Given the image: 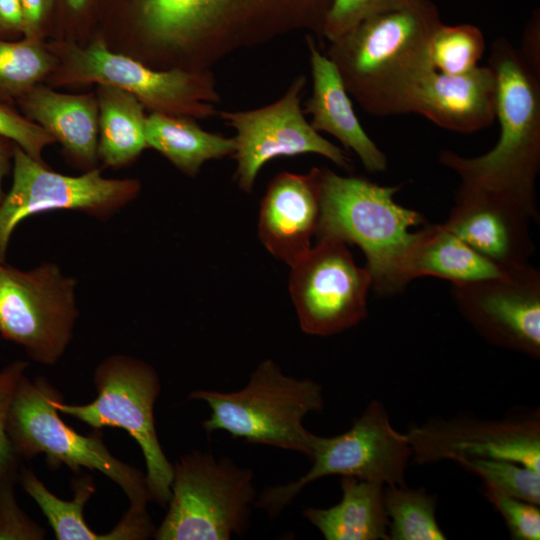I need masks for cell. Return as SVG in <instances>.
Wrapping results in <instances>:
<instances>
[{
  "mask_svg": "<svg viewBox=\"0 0 540 540\" xmlns=\"http://www.w3.org/2000/svg\"><path fill=\"white\" fill-rule=\"evenodd\" d=\"M189 400L205 402L210 415L202 422L210 435L223 431L250 444L311 455L315 434L303 425L308 413L324 408L323 390L309 378L286 375L272 359L259 363L247 384L231 392L198 389Z\"/></svg>",
  "mask_w": 540,
  "mask_h": 540,
  "instance_id": "obj_5",
  "label": "cell"
},
{
  "mask_svg": "<svg viewBox=\"0 0 540 540\" xmlns=\"http://www.w3.org/2000/svg\"><path fill=\"white\" fill-rule=\"evenodd\" d=\"M75 280L52 263L24 271L0 262V336L34 361L54 365L72 338L78 317Z\"/></svg>",
  "mask_w": 540,
  "mask_h": 540,
  "instance_id": "obj_10",
  "label": "cell"
},
{
  "mask_svg": "<svg viewBox=\"0 0 540 540\" xmlns=\"http://www.w3.org/2000/svg\"><path fill=\"white\" fill-rule=\"evenodd\" d=\"M320 218L316 239L333 238L357 245L366 257L372 288L382 296L409 283L406 259L414 238L410 229L423 224L421 213L397 204L398 186H381L356 176L319 168Z\"/></svg>",
  "mask_w": 540,
  "mask_h": 540,
  "instance_id": "obj_4",
  "label": "cell"
},
{
  "mask_svg": "<svg viewBox=\"0 0 540 540\" xmlns=\"http://www.w3.org/2000/svg\"><path fill=\"white\" fill-rule=\"evenodd\" d=\"M538 219L510 197L460 185L444 225L503 270L528 263L535 251L530 221Z\"/></svg>",
  "mask_w": 540,
  "mask_h": 540,
  "instance_id": "obj_17",
  "label": "cell"
},
{
  "mask_svg": "<svg viewBox=\"0 0 540 540\" xmlns=\"http://www.w3.org/2000/svg\"><path fill=\"white\" fill-rule=\"evenodd\" d=\"M23 32V13L20 0H0V38Z\"/></svg>",
  "mask_w": 540,
  "mask_h": 540,
  "instance_id": "obj_38",
  "label": "cell"
},
{
  "mask_svg": "<svg viewBox=\"0 0 540 540\" xmlns=\"http://www.w3.org/2000/svg\"><path fill=\"white\" fill-rule=\"evenodd\" d=\"M415 0H332L322 38L331 42L366 18L404 7Z\"/></svg>",
  "mask_w": 540,
  "mask_h": 540,
  "instance_id": "obj_31",
  "label": "cell"
},
{
  "mask_svg": "<svg viewBox=\"0 0 540 540\" xmlns=\"http://www.w3.org/2000/svg\"><path fill=\"white\" fill-rule=\"evenodd\" d=\"M319 218V168L306 174L282 172L271 180L261 201L259 238L291 267L311 249Z\"/></svg>",
  "mask_w": 540,
  "mask_h": 540,
  "instance_id": "obj_18",
  "label": "cell"
},
{
  "mask_svg": "<svg viewBox=\"0 0 540 540\" xmlns=\"http://www.w3.org/2000/svg\"><path fill=\"white\" fill-rule=\"evenodd\" d=\"M389 540H444L435 516L436 497L424 488L384 487Z\"/></svg>",
  "mask_w": 540,
  "mask_h": 540,
  "instance_id": "obj_27",
  "label": "cell"
},
{
  "mask_svg": "<svg viewBox=\"0 0 540 540\" xmlns=\"http://www.w3.org/2000/svg\"><path fill=\"white\" fill-rule=\"evenodd\" d=\"M488 65L497 84L500 136L496 145L477 157L443 150L439 162L459 176L460 185L504 194L538 219L535 183L540 169V72L526 63L506 37L493 42Z\"/></svg>",
  "mask_w": 540,
  "mask_h": 540,
  "instance_id": "obj_3",
  "label": "cell"
},
{
  "mask_svg": "<svg viewBox=\"0 0 540 540\" xmlns=\"http://www.w3.org/2000/svg\"><path fill=\"white\" fill-rule=\"evenodd\" d=\"M69 8L73 11H80L87 4L88 0H65Z\"/></svg>",
  "mask_w": 540,
  "mask_h": 540,
  "instance_id": "obj_40",
  "label": "cell"
},
{
  "mask_svg": "<svg viewBox=\"0 0 540 540\" xmlns=\"http://www.w3.org/2000/svg\"><path fill=\"white\" fill-rule=\"evenodd\" d=\"M93 383L97 397L92 402L67 404L59 395L54 406L59 413L94 430L114 427L128 432L145 460L150 500L166 507L171 496L173 464L162 449L155 427L154 405L161 391L157 371L140 359L113 355L96 367Z\"/></svg>",
  "mask_w": 540,
  "mask_h": 540,
  "instance_id": "obj_8",
  "label": "cell"
},
{
  "mask_svg": "<svg viewBox=\"0 0 540 540\" xmlns=\"http://www.w3.org/2000/svg\"><path fill=\"white\" fill-rule=\"evenodd\" d=\"M12 185L0 206V262L6 261L16 226L41 212L66 209L107 217L131 201L140 184L133 179H107L98 169L81 176L57 173L14 144Z\"/></svg>",
  "mask_w": 540,
  "mask_h": 540,
  "instance_id": "obj_12",
  "label": "cell"
},
{
  "mask_svg": "<svg viewBox=\"0 0 540 540\" xmlns=\"http://www.w3.org/2000/svg\"><path fill=\"white\" fill-rule=\"evenodd\" d=\"M496 98V77L489 65L461 74L433 69L416 89L409 113L420 114L447 130L474 133L493 124Z\"/></svg>",
  "mask_w": 540,
  "mask_h": 540,
  "instance_id": "obj_19",
  "label": "cell"
},
{
  "mask_svg": "<svg viewBox=\"0 0 540 540\" xmlns=\"http://www.w3.org/2000/svg\"><path fill=\"white\" fill-rule=\"evenodd\" d=\"M307 79L300 75L275 102L246 111H221V119L235 131V179L251 192L260 169L278 157L314 153L351 172L353 162L338 146L324 138L307 121L301 96Z\"/></svg>",
  "mask_w": 540,
  "mask_h": 540,
  "instance_id": "obj_14",
  "label": "cell"
},
{
  "mask_svg": "<svg viewBox=\"0 0 540 540\" xmlns=\"http://www.w3.org/2000/svg\"><path fill=\"white\" fill-rule=\"evenodd\" d=\"M441 23L434 2L415 0L364 19L329 42L325 55L366 112L381 117L409 113L416 89L434 69L429 44Z\"/></svg>",
  "mask_w": 540,
  "mask_h": 540,
  "instance_id": "obj_2",
  "label": "cell"
},
{
  "mask_svg": "<svg viewBox=\"0 0 540 540\" xmlns=\"http://www.w3.org/2000/svg\"><path fill=\"white\" fill-rule=\"evenodd\" d=\"M291 269L289 290L306 334L335 335L367 317L372 279L366 267L355 263L345 242L316 239Z\"/></svg>",
  "mask_w": 540,
  "mask_h": 540,
  "instance_id": "obj_13",
  "label": "cell"
},
{
  "mask_svg": "<svg viewBox=\"0 0 540 540\" xmlns=\"http://www.w3.org/2000/svg\"><path fill=\"white\" fill-rule=\"evenodd\" d=\"M483 494L501 514L512 539H540L539 505L506 496L487 485H484Z\"/></svg>",
  "mask_w": 540,
  "mask_h": 540,
  "instance_id": "obj_33",
  "label": "cell"
},
{
  "mask_svg": "<svg viewBox=\"0 0 540 540\" xmlns=\"http://www.w3.org/2000/svg\"><path fill=\"white\" fill-rule=\"evenodd\" d=\"M18 475L9 476L0 483V540H42L46 531L21 509L16 500Z\"/></svg>",
  "mask_w": 540,
  "mask_h": 540,
  "instance_id": "obj_34",
  "label": "cell"
},
{
  "mask_svg": "<svg viewBox=\"0 0 540 540\" xmlns=\"http://www.w3.org/2000/svg\"><path fill=\"white\" fill-rule=\"evenodd\" d=\"M14 143L0 137V206L5 197V192L2 188V183L5 175L8 173L12 165Z\"/></svg>",
  "mask_w": 540,
  "mask_h": 540,
  "instance_id": "obj_39",
  "label": "cell"
},
{
  "mask_svg": "<svg viewBox=\"0 0 540 540\" xmlns=\"http://www.w3.org/2000/svg\"><path fill=\"white\" fill-rule=\"evenodd\" d=\"M97 104V155L112 167L131 162L148 147L145 106L130 92L107 84H98Z\"/></svg>",
  "mask_w": 540,
  "mask_h": 540,
  "instance_id": "obj_26",
  "label": "cell"
},
{
  "mask_svg": "<svg viewBox=\"0 0 540 540\" xmlns=\"http://www.w3.org/2000/svg\"><path fill=\"white\" fill-rule=\"evenodd\" d=\"M54 0H20L23 13V32L26 38H38L44 19Z\"/></svg>",
  "mask_w": 540,
  "mask_h": 540,
  "instance_id": "obj_37",
  "label": "cell"
},
{
  "mask_svg": "<svg viewBox=\"0 0 540 540\" xmlns=\"http://www.w3.org/2000/svg\"><path fill=\"white\" fill-rule=\"evenodd\" d=\"M463 317L490 344L540 358V272L529 263L499 276L452 285Z\"/></svg>",
  "mask_w": 540,
  "mask_h": 540,
  "instance_id": "obj_15",
  "label": "cell"
},
{
  "mask_svg": "<svg viewBox=\"0 0 540 540\" xmlns=\"http://www.w3.org/2000/svg\"><path fill=\"white\" fill-rule=\"evenodd\" d=\"M0 137L11 141L38 161H42V150L55 142V139L40 125L2 103H0Z\"/></svg>",
  "mask_w": 540,
  "mask_h": 540,
  "instance_id": "obj_35",
  "label": "cell"
},
{
  "mask_svg": "<svg viewBox=\"0 0 540 540\" xmlns=\"http://www.w3.org/2000/svg\"><path fill=\"white\" fill-rule=\"evenodd\" d=\"M505 272L469 247L444 223L414 232L406 259L409 282L421 276H433L452 285H462L499 277Z\"/></svg>",
  "mask_w": 540,
  "mask_h": 540,
  "instance_id": "obj_24",
  "label": "cell"
},
{
  "mask_svg": "<svg viewBox=\"0 0 540 540\" xmlns=\"http://www.w3.org/2000/svg\"><path fill=\"white\" fill-rule=\"evenodd\" d=\"M61 395L43 376L20 381L9 413L7 431L20 460L44 454L52 468L67 466L79 474L96 470L117 484L129 500V508L147 510L151 502L145 473L110 453L101 430L82 435L68 426L54 406Z\"/></svg>",
  "mask_w": 540,
  "mask_h": 540,
  "instance_id": "obj_6",
  "label": "cell"
},
{
  "mask_svg": "<svg viewBox=\"0 0 540 540\" xmlns=\"http://www.w3.org/2000/svg\"><path fill=\"white\" fill-rule=\"evenodd\" d=\"M27 367L26 361L16 360L0 370V483L20 471L21 460L12 447L7 424L16 390Z\"/></svg>",
  "mask_w": 540,
  "mask_h": 540,
  "instance_id": "obj_32",
  "label": "cell"
},
{
  "mask_svg": "<svg viewBox=\"0 0 540 540\" xmlns=\"http://www.w3.org/2000/svg\"><path fill=\"white\" fill-rule=\"evenodd\" d=\"M312 76V94L304 113L310 114L311 126L335 137L352 150L366 170L378 173L387 168L386 154L363 129L354 111L349 93L335 64L319 50L312 36L306 37Z\"/></svg>",
  "mask_w": 540,
  "mask_h": 540,
  "instance_id": "obj_20",
  "label": "cell"
},
{
  "mask_svg": "<svg viewBox=\"0 0 540 540\" xmlns=\"http://www.w3.org/2000/svg\"><path fill=\"white\" fill-rule=\"evenodd\" d=\"M254 473L230 457L191 450L173 464L167 513L156 540H229L250 528Z\"/></svg>",
  "mask_w": 540,
  "mask_h": 540,
  "instance_id": "obj_7",
  "label": "cell"
},
{
  "mask_svg": "<svg viewBox=\"0 0 540 540\" xmlns=\"http://www.w3.org/2000/svg\"><path fill=\"white\" fill-rule=\"evenodd\" d=\"M411 457L407 434L398 432L382 403L373 400L346 432L333 437L315 435L309 457L311 468L295 481L265 488L257 496L255 507L274 518L307 485L331 475L355 477L384 486L405 485V471Z\"/></svg>",
  "mask_w": 540,
  "mask_h": 540,
  "instance_id": "obj_9",
  "label": "cell"
},
{
  "mask_svg": "<svg viewBox=\"0 0 540 540\" xmlns=\"http://www.w3.org/2000/svg\"><path fill=\"white\" fill-rule=\"evenodd\" d=\"M484 51V35L473 24L447 25L442 22L429 44L433 68L446 74H461L476 68Z\"/></svg>",
  "mask_w": 540,
  "mask_h": 540,
  "instance_id": "obj_29",
  "label": "cell"
},
{
  "mask_svg": "<svg viewBox=\"0 0 540 540\" xmlns=\"http://www.w3.org/2000/svg\"><path fill=\"white\" fill-rule=\"evenodd\" d=\"M418 464L458 458L507 460L540 472L539 415L519 421L432 420L406 433Z\"/></svg>",
  "mask_w": 540,
  "mask_h": 540,
  "instance_id": "obj_16",
  "label": "cell"
},
{
  "mask_svg": "<svg viewBox=\"0 0 540 540\" xmlns=\"http://www.w3.org/2000/svg\"><path fill=\"white\" fill-rule=\"evenodd\" d=\"M455 461L497 492L540 505V472L507 460L464 457Z\"/></svg>",
  "mask_w": 540,
  "mask_h": 540,
  "instance_id": "obj_30",
  "label": "cell"
},
{
  "mask_svg": "<svg viewBox=\"0 0 540 540\" xmlns=\"http://www.w3.org/2000/svg\"><path fill=\"white\" fill-rule=\"evenodd\" d=\"M52 57L38 38H0V97L19 98L51 70Z\"/></svg>",
  "mask_w": 540,
  "mask_h": 540,
  "instance_id": "obj_28",
  "label": "cell"
},
{
  "mask_svg": "<svg viewBox=\"0 0 540 540\" xmlns=\"http://www.w3.org/2000/svg\"><path fill=\"white\" fill-rule=\"evenodd\" d=\"M26 117L44 128L78 162L97 157L98 104L92 94L70 95L35 85L18 98Z\"/></svg>",
  "mask_w": 540,
  "mask_h": 540,
  "instance_id": "obj_22",
  "label": "cell"
},
{
  "mask_svg": "<svg viewBox=\"0 0 540 540\" xmlns=\"http://www.w3.org/2000/svg\"><path fill=\"white\" fill-rule=\"evenodd\" d=\"M145 137L148 147L189 176L196 175L205 162L235 151L233 137L205 131L192 118L160 112L146 116Z\"/></svg>",
  "mask_w": 540,
  "mask_h": 540,
  "instance_id": "obj_25",
  "label": "cell"
},
{
  "mask_svg": "<svg viewBox=\"0 0 540 540\" xmlns=\"http://www.w3.org/2000/svg\"><path fill=\"white\" fill-rule=\"evenodd\" d=\"M18 480L41 509L57 540H144L154 536L156 527L147 510L131 508L109 532H94L84 518V507L96 492L94 479L89 474L73 479L71 501L58 498L29 468L19 471Z\"/></svg>",
  "mask_w": 540,
  "mask_h": 540,
  "instance_id": "obj_21",
  "label": "cell"
},
{
  "mask_svg": "<svg viewBox=\"0 0 540 540\" xmlns=\"http://www.w3.org/2000/svg\"><path fill=\"white\" fill-rule=\"evenodd\" d=\"M342 498L329 508L308 507L301 514L326 540H389L384 485L342 477Z\"/></svg>",
  "mask_w": 540,
  "mask_h": 540,
  "instance_id": "obj_23",
  "label": "cell"
},
{
  "mask_svg": "<svg viewBox=\"0 0 540 540\" xmlns=\"http://www.w3.org/2000/svg\"><path fill=\"white\" fill-rule=\"evenodd\" d=\"M146 53L184 69H210L231 53L308 30L321 40L332 0H132Z\"/></svg>",
  "mask_w": 540,
  "mask_h": 540,
  "instance_id": "obj_1",
  "label": "cell"
},
{
  "mask_svg": "<svg viewBox=\"0 0 540 540\" xmlns=\"http://www.w3.org/2000/svg\"><path fill=\"white\" fill-rule=\"evenodd\" d=\"M63 78L68 83L107 84L136 96L152 112L206 119L217 114L220 102L210 69H153L133 58L110 51L97 40L66 52Z\"/></svg>",
  "mask_w": 540,
  "mask_h": 540,
  "instance_id": "obj_11",
  "label": "cell"
},
{
  "mask_svg": "<svg viewBox=\"0 0 540 540\" xmlns=\"http://www.w3.org/2000/svg\"><path fill=\"white\" fill-rule=\"evenodd\" d=\"M526 63L540 72V13L534 11L523 32L522 45L518 49Z\"/></svg>",
  "mask_w": 540,
  "mask_h": 540,
  "instance_id": "obj_36",
  "label": "cell"
}]
</instances>
